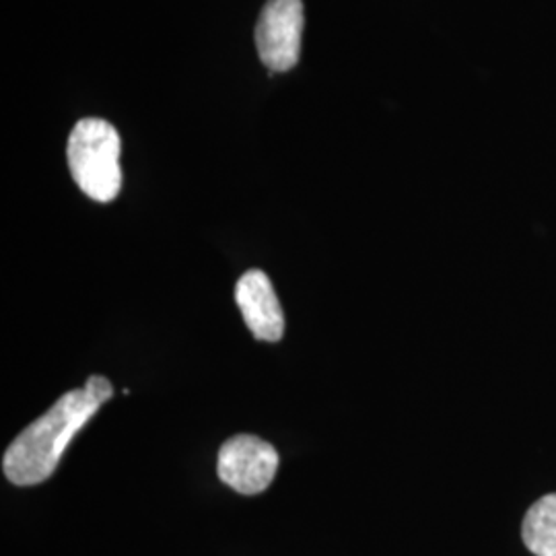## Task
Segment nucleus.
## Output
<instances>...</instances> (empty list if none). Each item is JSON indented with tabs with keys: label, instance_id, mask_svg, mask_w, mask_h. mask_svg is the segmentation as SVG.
<instances>
[{
	"label": "nucleus",
	"instance_id": "f257e3e1",
	"mask_svg": "<svg viewBox=\"0 0 556 556\" xmlns=\"http://www.w3.org/2000/svg\"><path fill=\"white\" fill-rule=\"evenodd\" d=\"M110 379L91 376L80 390H71L25 431L2 457V472L17 486H34L54 475L60 457L80 429L112 397Z\"/></svg>",
	"mask_w": 556,
	"mask_h": 556
},
{
	"label": "nucleus",
	"instance_id": "f03ea898",
	"mask_svg": "<svg viewBox=\"0 0 556 556\" xmlns=\"http://www.w3.org/2000/svg\"><path fill=\"white\" fill-rule=\"evenodd\" d=\"M119 142L116 128L101 118L80 119L73 128L66 157L73 179L96 202H112L122 188Z\"/></svg>",
	"mask_w": 556,
	"mask_h": 556
},
{
	"label": "nucleus",
	"instance_id": "7ed1b4c3",
	"mask_svg": "<svg viewBox=\"0 0 556 556\" xmlns=\"http://www.w3.org/2000/svg\"><path fill=\"white\" fill-rule=\"evenodd\" d=\"M303 0H268L256 25L260 60L273 73H287L298 64L303 40Z\"/></svg>",
	"mask_w": 556,
	"mask_h": 556
},
{
	"label": "nucleus",
	"instance_id": "20e7f679",
	"mask_svg": "<svg viewBox=\"0 0 556 556\" xmlns=\"http://www.w3.org/2000/svg\"><path fill=\"white\" fill-rule=\"evenodd\" d=\"M277 468V450L264 439L236 435L220 445L219 478L241 495H258L266 491L275 480Z\"/></svg>",
	"mask_w": 556,
	"mask_h": 556
},
{
	"label": "nucleus",
	"instance_id": "39448f33",
	"mask_svg": "<svg viewBox=\"0 0 556 556\" xmlns=\"http://www.w3.org/2000/svg\"><path fill=\"white\" fill-rule=\"evenodd\" d=\"M236 301L252 337L264 342H278L285 332L282 307L266 273L248 270L239 278Z\"/></svg>",
	"mask_w": 556,
	"mask_h": 556
},
{
	"label": "nucleus",
	"instance_id": "423d86ee",
	"mask_svg": "<svg viewBox=\"0 0 556 556\" xmlns=\"http://www.w3.org/2000/svg\"><path fill=\"white\" fill-rule=\"evenodd\" d=\"M521 538L536 556H556V493L538 498L528 509Z\"/></svg>",
	"mask_w": 556,
	"mask_h": 556
}]
</instances>
